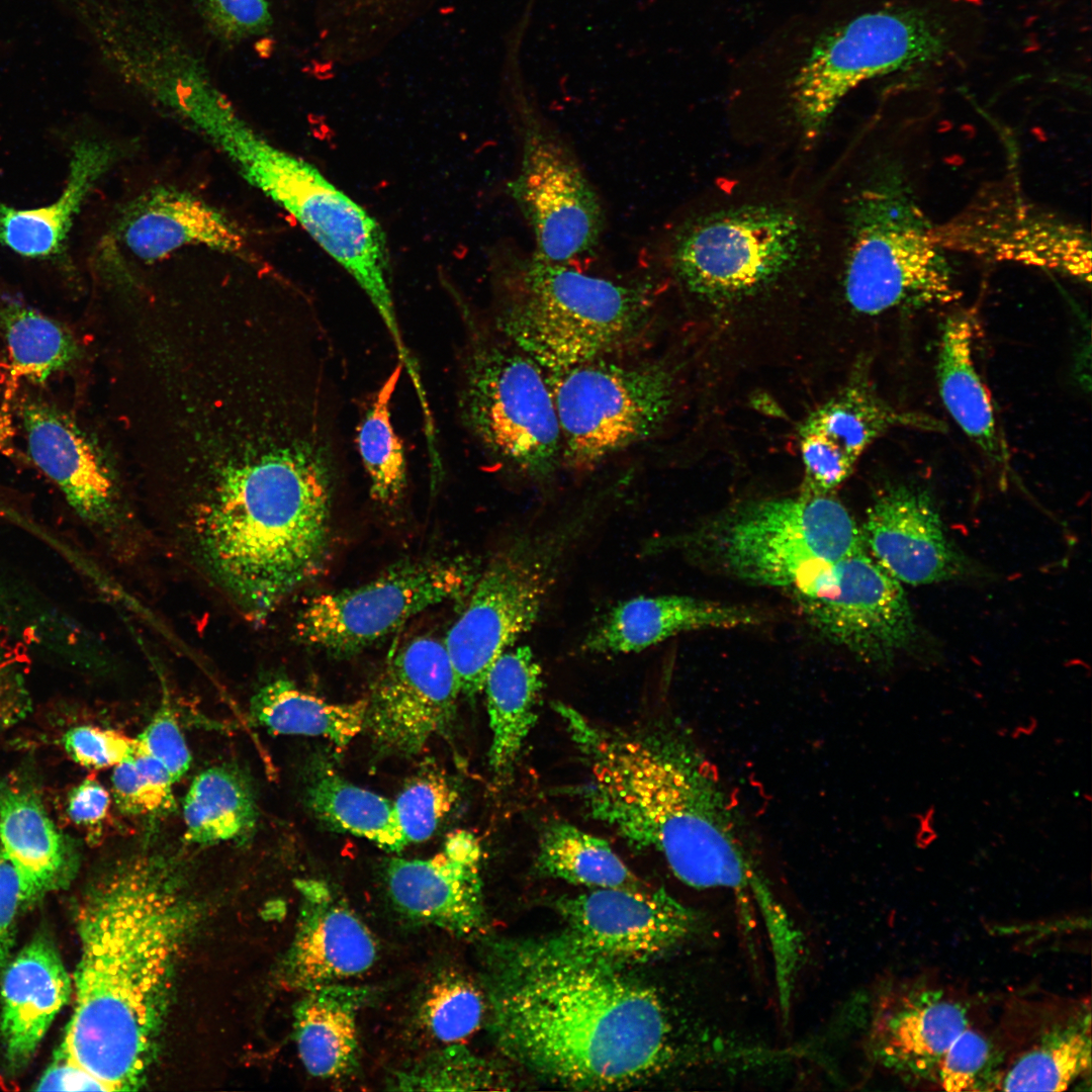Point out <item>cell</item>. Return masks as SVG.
Returning <instances> with one entry per match:
<instances>
[{"mask_svg": "<svg viewBox=\"0 0 1092 1092\" xmlns=\"http://www.w3.org/2000/svg\"><path fill=\"white\" fill-rule=\"evenodd\" d=\"M167 768L155 757L135 752L114 766L112 793L120 812L126 815H159L174 808L172 785Z\"/></svg>", "mask_w": 1092, "mask_h": 1092, "instance_id": "7bdbcfd3", "label": "cell"}, {"mask_svg": "<svg viewBox=\"0 0 1092 1092\" xmlns=\"http://www.w3.org/2000/svg\"><path fill=\"white\" fill-rule=\"evenodd\" d=\"M0 848L17 872L21 906L67 882L76 864L37 793L16 780L0 783Z\"/></svg>", "mask_w": 1092, "mask_h": 1092, "instance_id": "4316f807", "label": "cell"}, {"mask_svg": "<svg viewBox=\"0 0 1092 1092\" xmlns=\"http://www.w3.org/2000/svg\"><path fill=\"white\" fill-rule=\"evenodd\" d=\"M66 752L88 768L115 766L134 753L135 739L120 731L92 725H80L63 737Z\"/></svg>", "mask_w": 1092, "mask_h": 1092, "instance_id": "7dc6e473", "label": "cell"}, {"mask_svg": "<svg viewBox=\"0 0 1092 1092\" xmlns=\"http://www.w3.org/2000/svg\"><path fill=\"white\" fill-rule=\"evenodd\" d=\"M767 613L745 605L680 595L636 597L615 606L583 638L587 653H632L703 629L760 625Z\"/></svg>", "mask_w": 1092, "mask_h": 1092, "instance_id": "d4e9b609", "label": "cell"}, {"mask_svg": "<svg viewBox=\"0 0 1092 1092\" xmlns=\"http://www.w3.org/2000/svg\"><path fill=\"white\" fill-rule=\"evenodd\" d=\"M994 1068L992 1043L983 1033L967 1026L941 1058L937 1084L949 1092L993 1090L998 1083Z\"/></svg>", "mask_w": 1092, "mask_h": 1092, "instance_id": "f6af8a7d", "label": "cell"}, {"mask_svg": "<svg viewBox=\"0 0 1092 1092\" xmlns=\"http://www.w3.org/2000/svg\"><path fill=\"white\" fill-rule=\"evenodd\" d=\"M335 429L310 421L243 432L209 450L188 510L189 536L212 578L261 619L322 565L337 453Z\"/></svg>", "mask_w": 1092, "mask_h": 1092, "instance_id": "7a4b0ae2", "label": "cell"}, {"mask_svg": "<svg viewBox=\"0 0 1092 1092\" xmlns=\"http://www.w3.org/2000/svg\"><path fill=\"white\" fill-rule=\"evenodd\" d=\"M306 801L313 814L335 829L366 838L389 852L405 847L392 802L324 764L310 774Z\"/></svg>", "mask_w": 1092, "mask_h": 1092, "instance_id": "74e56055", "label": "cell"}, {"mask_svg": "<svg viewBox=\"0 0 1092 1092\" xmlns=\"http://www.w3.org/2000/svg\"><path fill=\"white\" fill-rule=\"evenodd\" d=\"M491 730L489 765L497 775L509 772L537 721L542 670L526 645L505 650L485 678Z\"/></svg>", "mask_w": 1092, "mask_h": 1092, "instance_id": "1f68e13d", "label": "cell"}, {"mask_svg": "<svg viewBox=\"0 0 1092 1092\" xmlns=\"http://www.w3.org/2000/svg\"><path fill=\"white\" fill-rule=\"evenodd\" d=\"M116 154L105 141H77L72 146L66 186L57 200L24 209L0 201V245L29 259L62 256L76 216L97 181L113 165Z\"/></svg>", "mask_w": 1092, "mask_h": 1092, "instance_id": "83f0119b", "label": "cell"}, {"mask_svg": "<svg viewBox=\"0 0 1092 1092\" xmlns=\"http://www.w3.org/2000/svg\"><path fill=\"white\" fill-rule=\"evenodd\" d=\"M481 992L466 977L449 972L429 989L421 1006V1021L434 1038L458 1043L474 1033L484 1014Z\"/></svg>", "mask_w": 1092, "mask_h": 1092, "instance_id": "60d3db41", "label": "cell"}, {"mask_svg": "<svg viewBox=\"0 0 1092 1092\" xmlns=\"http://www.w3.org/2000/svg\"><path fill=\"white\" fill-rule=\"evenodd\" d=\"M477 576L461 558L403 563L359 586L312 597L299 611L295 634L332 655H351L424 610L466 596Z\"/></svg>", "mask_w": 1092, "mask_h": 1092, "instance_id": "9a60e30c", "label": "cell"}, {"mask_svg": "<svg viewBox=\"0 0 1092 1092\" xmlns=\"http://www.w3.org/2000/svg\"><path fill=\"white\" fill-rule=\"evenodd\" d=\"M110 796L96 780L86 779L76 786L68 798V813L77 824L96 826L106 817Z\"/></svg>", "mask_w": 1092, "mask_h": 1092, "instance_id": "f5cc1de1", "label": "cell"}, {"mask_svg": "<svg viewBox=\"0 0 1092 1092\" xmlns=\"http://www.w3.org/2000/svg\"><path fill=\"white\" fill-rule=\"evenodd\" d=\"M553 709L586 769L562 793L587 816L631 847L659 853L692 888L729 890L759 914L775 908L778 896L744 848L719 779L679 726L612 728L561 702Z\"/></svg>", "mask_w": 1092, "mask_h": 1092, "instance_id": "3957f363", "label": "cell"}, {"mask_svg": "<svg viewBox=\"0 0 1092 1092\" xmlns=\"http://www.w3.org/2000/svg\"><path fill=\"white\" fill-rule=\"evenodd\" d=\"M650 544L651 552L677 549L733 579L786 590L866 548L842 504L804 493L743 504Z\"/></svg>", "mask_w": 1092, "mask_h": 1092, "instance_id": "8992f818", "label": "cell"}, {"mask_svg": "<svg viewBox=\"0 0 1092 1092\" xmlns=\"http://www.w3.org/2000/svg\"><path fill=\"white\" fill-rule=\"evenodd\" d=\"M808 221L781 202L751 201L686 221L671 245V266L693 293L710 300L753 295L809 259Z\"/></svg>", "mask_w": 1092, "mask_h": 1092, "instance_id": "30bf717a", "label": "cell"}, {"mask_svg": "<svg viewBox=\"0 0 1092 1092\" xmlns=\"http://www.w3.org/2000/svg\"><path fill=\"white\" fill-rule=\"evenodd\" d=\"M481 857L476 836L458 829L430 858H391L384 873L390 900L414 922L457 937L474 935L485 922Z\"/></svg>", "mask_w": 1092, "mask_h": 1092, "instance_id": "ffe728a7", "label": "cell"}, {"mask_svg": "<svg viewBox=\"0 0 1092 1092\" xmlns=\"http://www.w3.org/2000/svg\"><path fill=\"white\" fill-rule=\"evenodd\" d=\"M455 800L453 787L438 772L427 771L412 780L392 803L405 847L430 838Z\"/></svg>", "mask_w": 1092, "mask_h": 1092, "instance_id": "ee69618b", "label": "cell"}, {"mask_svg": "<svg viewBox=\"0 0 1092 1092\" xmlns=\"http://www.w3.org/2000/svg\"><path fill=\"white\" fill-rule=\"evenodd\" d=\"M202 11L211 28L229 39L261 33L271 21L267 0H202Z\"/></svg>", "mask_w": 1092, "mask_h": 1092, "instance_id": "681fc988", "label": "cell"}, {"mask_svg": "<svg viewBox=\"0 0 1092 1092\" xmlns=\"http://www.w3.org/2000/svg\"><path fill=\"white\" fill-rule=\"evenodd\" d=\"M298 888V923L282 967L286 986L304 992L366 973L377 958L367 926L324 882H299Z\"/></svg>", "mask_w": 1092, "mask_h": 1092, "instance_id": "7402d4cb", "label": "cell"}, {"mask_svg": "<svg viewBox=\"0 0 1092 1092\" xmlns=\"http://www.w3.org/2000/svg\"><path fill=\"white\" fill-rule=\"evenodd\" d=\"M930 235L942 251L1008 262L1091 282V239L1085 229L1028 201L1007 182L983 187Z\"/></svg>", "mask_w": 1092, "mask_h": 1092, "instance_id": "2e32d148", "label": "cell"}, {"mask_svg": "<svg viewBox=\"0 0 1092 1092\" xmlns=\"http://www.w3.org/2000/svg\"><path fill=\"white\" fill-rule=\"evenodd\" d=\"M968 1024L966 1008L942 991L901 988L881 999L868 1050L877 1064L907 1082L937 1083L941 1058Z\"/></svg>", "mask_w": 1092, "mask_h": 1092, "instance_id": "603a6c76", "label": "cell"}, {"mask_svg": "<svg viewBox=\"0 0 1092 1092\" xmlns=\"http://www.w3.org/2000/svg\"><path fill=\"white\" fill-rule=\"evenodd\" d=\"M21 907L16 870L0 848V977L10 961L16 917Z\"/></svg>", "mask_w": 1092, "mask_h": 1092, "instance_id": "f907efd6", "label": "cell"}, {"mask_svg": "<svg viewBox=\"0 0 1092 1092\" xmlns=\"http://www.w3.org/2000/svg\"><path fill=\"white\" fill-rule=\"evenodd\" d=\"M974 314L959 310L943 323L936 375L948 414L988 460L1005 471L1010 452L998 427L988 389L974 360Z\"/></svg>", "mask_w": 1092, "mask_h": 1092, "instance_id": "f1b7e54d", "label": "cell"}, {"mask_svg": "<svg viewBox=\"0 0 1092 1092\" xmlns=\"http://www.w3.org/2000/svg\"><path fill=\"white\" fill-rule=\"evenodd\" d=\"M16 411L32 463L83 522L114 531L121 519L119 487L94 440L65 411L40 397L20 396Z\"/></svg>", "mask_w": 1092, "mask_h": 1092, "instance_id": "d6986e66", "label": "cell"}, {"mask_svg": "<svg viewBox=\"0 0 1092 1092\" xmlns=\"http://www.w3.org/2000/svg\"><path fill=\"white\" fill-rule=\"evenodd\" d=\"M0 337L10 374L32 384L70 369L82 356L78 339L64 324L17 301L0 305Z\"/></svg>", "mask_w": 1092, "mask_h": 1092, "instance_id": "d590c367", "label": "cell"}, {"mask_svg": "<svg viewBox=\"0 0 1092 1092\" xmlns=\"http://www.w3.org/2000/svg\"><path fill=\"white\" fill-rule=\"evenodd\" d=\"M952 30L920 6L861 13L823 34L798 69L793 109L807 138H815L844 96L871 78L944 59Z\"/></svg>", "mask_w": 1092, "mask_h": 1092, "instance_id": "8fae6325", "label": "cell"}, {"mask_svg": "<svg viewBox=\"0 0 1092 1092\" xmlns=\"http://www.w3.org/2000/svg\"><path fill=\"white\" fill-rule=\"evenodd\" d=\"M135 739L134 752L158 759L174 783L189 769L191 753L170 701L165 697L152 720Z\"/></svg>", "mask_w": 1092, "mask_h": 1092, "instance_id": "bcb514c9", "label": "cell"}, {"mask_svg": "<svg viewBox=\"0 0 1092 1092\" xmlns=\"http://www.w3.org/2000/svg\"><path fill=\"white\" fill-rule=\"evenodd\" d=\"M402 371V365L397 362L375 392L356 435L370 495L374 502L388 507L401 499L407 484L404 447L391 418V402Z\"/></svg>", "mask_w": 1092, "mask_h": 1092, "instance_id": "ab89813d", "label": "cell"}, {"mask_svg": "<svg viewBox=\"0 0 1092 1092\" xmlns=\"http://www.w3.org/2000/svg\"><path fill=\"white\" fill-rule=\"evenodd\" d=\"M191 916L178 875L157 856L116 866L81 904L75 1008L62 1044L109 1091L145 1080Z\"/></svg>", "mask_w": 1092, "mask_h": 1092, "instance_id": "277c9868", "label": "cell"}, {"mask_svg": "<svg viewBox=\"0 0 1092 1092\" xmlns=\"http://www.w3.org/2000/svg\"><path fill=\"white\" fill-rule=\"evenodd\" d=\"M558 417L561 462L589 469L652 437L674 401L670 371L656 362L593 360L548 379Z\"/></svg>", "mask_w": 1092, "mask_h": 1092, "instance_id": "7c38bea8", "label": "cell"}, {"mask_svg": "<svg viewBox=\"0 0 1092 1092\" xmlns=\"http://www.w3.org/2000/svg\"><path fill=\"white\" fill-rule=\"evenodd\" d=\"M538 870L549 877L590 889L647 890L610 843L565 821L548 824L540 837Z\"/></svg>", "mask_w": 1092, "mask_h": 1092, "instance_id": "8d00e7d4", "label": "cell"}, {"mask_svg": "<svg viewBox=\"0 0 1092 1092\" xmlns=\"http://www.w3.org/2000/svg\"><path fill=\"white\" fill-rule=\"evenodd\" d=\"M495 1073L464 1045L451 1043L403 1071L391 1084L394 1090L458 1091L494 1088Z\"/></svg>", "mask_w": 1092, "mask_h": 1092, "instance_id": "b9f144b4", "label": "cell"}, {"mask_svg": "<svg viewBox=\"0 0 1092 1092\" xmlns=\"http://www.w3.org/2000/svg\"><path fill=\"white\" fill-rule=\"evenodd\" d=\"M115 235L134 257L161 260L186 247H203L252 260L244 231L225 213L187 190L157 186L119 211Z\"/></svg>", "mask_w": 1092, "mask_h": 1092, "instance_id": "cb8c5ba5", "label": "cell"}, {"mask_svg": "<svg viewBox=\"0 0 1092 1092\" xmlns=\"http://www.w3.org/2000/svg\"><path fill=\"white\" fill-rule=\"evenodd\" d=\"M19 668L6 652L0 648V675Z\"/></svg>", "mask_w": 1092, "mask_h": 1092, "instance_id": "11a10c76", "label": "cell"}, {"mask_svg": "<svg viewBox=\"0 0 1092 1092\" xmlns=\"http://www.w3.org/2000/svg\"><path fill=\"white\" fill-rule=\"evenodd\" d=\"M894 428L930 433L946 431L940 420L924 413L895 407L866 382H858L811 414L800 433L823 436L857 462L877 438Z\"/></svg>", "mask_w": 1092, "mask_h": 1092, "instance_id": "d6a6232c", "label": "cell"}, {"mask_svg": "<svg viewBox=\"0 0 1092 1092\" xmlns=\"http://www.w3.org/2000/svg\"><path fill=\"white\" fill-rule=\"evenodd\" d=\"M844 218L841 283L853 310L876 315L960 297L931 225L891 183L871 182L855 190Z\"/></svg>", "mask_w": 1092, "mask_h": 1092, "instance_id": "ba28073f", "label": "cell"}, {"mask_svg": "<svg viewBox=\"0 0 1092 1092\" xmlns=\"http://www.w3.org/2000/svg\"><path fill=\"white\" fill-rule=\"evenodd\" d=\"M460 693L444 642L416 637L396 651L376 679L364 727L381 751L415 755L450 725Z\"/></svg>", "mask_w": 1092, "mask_h": 1092, "instance_id": "ac0fdd59", "label": "cell"}, {"mask_svg": "<svg viewBox=\"0 0 1092 1092\" xmlns=\"http://www.w3.org/2000/svg\"><path fill=\"white\" fill-rule=\"evenodd\" d=\"M509 69L521 142L509 192L534 235L533 254L572 266L598 247L605 228L603 205L569 146Z\"/></svg>", "mask_w": 1092, "mask_h": 1092, "instance_id": "4fadbf2b", "label": "cell"}, {"mask_svg": "<svg viewBox=\"0 0 1092 1092\" xmlns=\"http://www.w3.org/2000/svg\"><path fill=\"white\" fill-rule=\"evenodd\" d=\"M1056 1025L999 1073L1004 1091H1065L1091 1067L1090 1012Z\"/></svg>", "mask_w": 1092, "mask_h": 1092, "instance_id": "f35d334b", "label": "cell"}, {"mask_svg": "<svg viewBox=\"0 0 1092 1092\" xmlns=\"http://www.w3.org/2000/svg\"><path fill=\"white\" fill-rule=\"evenodd\" d=\"M494 291V329L549 372L623 347L647 324L654 302L647 284L587 275L533 253L497 267Z\"/></svg>", "mask_w": 1092, "mask_h": 1092, "instance_id": "5b68a950", "label": "cell"}, {"mask_svg": "<svg viewBox=\"0 0 1092 1092\" xmlns=\"http://www.w3.org/2000/svg\"><path fill=\"white\" fill-rule=\"evenodd\" d=\"M33 1090L109 1091L100 1080L71 1060L62 1043Z\"/></svg>", "mask_w": 1092, "mask_h": 1092, "instance_id": "816d5d0a", "label": "cell"}, {"mask_svg": "<svg viewBox=\"0 0 1092 1092\" xmlns=\"http://www.w3.org/2000/svg\"><path fill=\"white\" fill-rule=\"evenodd\" d=\"M458 406L461 421L489 457L534 480L561 463L552 391L542 368L496 330L466 316Z\"/></svg>", "mask_w": 1092, "mask_h": 1092, "instance_id": "9c48e42d", "label": "cell"}, {"mask_svg": "<svg viewBox=\"0 0 1092 1092\" xmlns=\"http://www.w3.org/2000/svg\"><path fill=\"white\" fill-rule=\"evenodd\" d=\"M600 505L518 533L478 574L444 645L461 693L483 691L494 660L537 622L571 550L590 532Z\"/></svg>", "mask_w": 1092, "mask_h": 1092, "instance_id": "52a82bcc", "label": "cell"}, {"mask_svg": "<svg viewBox=\"0 0 1092 1092\" xmlns=\"http://www.w3.org/2000/svg\"><path fill=\"white\" fill-rule=\"evenodd\" d=\"M71 993L70 975L46 936L34 937L9 961L0 977V1032L10 1070L29 1063Z\"/></svg>", "mask_w": 1092, "mask_h": 1092, "instance_id": "484cf974", "label": "cell"}, {"mask_svg": "<svg viewBox=\"0 0 1092 1092\" xmlns=\"http://www.w3.org/2000/svg\"><path fill=\"white\" fill-rule=\"evenodd\" d=\"M789 592L822 638L870 666L889 670L917 641L902 583L867 548L827 564Z\"/></svg>", "mask_w": 1092, "mask_h": 1092, "instance_id": "5bb4252c", "label": "cell"}, {"mask_svg": "<svg viewBox=\"0 0 1092 1092\" xmlns=\"http://www.w3.org/2000/svg\"><path fill=\"white\" fill-rule=\"evenodd\" d=\"M483 978L490 1029L507 1056L550 1081L616 1089L679 1061L685 1050L657 992L617 964L575 953L552 940L513 948L490 943Z\"/></svg>", "mask_w": 1092, "mask_h": 1092, "instance_id": "6da1fadb", "label": "cell"}, {"mask_svg": "<svg viewBox=\"0 0 1092 1092\" xmlns=\"http://www.w3.org/2000/svg\"><path fill=\"white\" fill-rule=\"evenodd\" d=\"M564 933L552 939L575 953L624 964L642 962L696 934L700 917L664 889H590L562 898Z\"/></svg>", "mask_w": 1092, "mask_h": 1092, "instance_id": "e0dca14e", "label": "cell"}, {"mask_svg": "<svg viewBox=\"0 0 1092 1092\" xmlns=\"http://www.w3.org/2000/svg\"><path fill=\"white\" fill-rule=\"evenodd\" d=\"M434 0H318V57L329 68L366 61L387 47Z\"/></svg>", "mask_w": 1092, "mask_h": 1092, "instance_id": "4dcf8cb0", "label": "cell"}, {"mask_svg": "<svg viewBox=\"0 0 1092 1092\" xmlns=\"http://www.w3.org/2000/svg\"><path fill=\"white\" fill-rule=\"evenodd\" d=\"M367 699L332 703L277 678L261 686L250 702L251 718L272 734L320 736L345 748L364 728Z\"/></svg>", "mask_w": 1092, "mask_h": 1092, "instance_id": "836d02e7", "label": "cell"}, {"mask_svg": "<svg viewBox=\"0 0 1092 1092\" xmlns=\"http://www.w3.org/2000/svg\"><path fill=\"white\" fill-rule=\"evenodd\" d=\"M371 991L347 983L304 991L295 1012V1039L306 1071L321 1079L340 1080L358 1068L357 1019Z\"/></svg>", "mask_w": 1092, "mask_h": 1092, "instance_id": "f546056e", "label": "cell"}, {"mask_svg": "<svg viewBox=\"0 0 1092 1092\" xmlns=\"http://www.w3.org/2000/svg\"><path fill=\"white\" fill-rule=\"evenodd\" d=\"M801 434V452L805 466L802 493L830 495L851 473L856 462L821 435Z\"/></svg>", "mask_w": 1092, "mask_h": 1092, "instance_id": "c3c4849f", "label": "cell"}, {"mask_svg": "<svg viewBox=\"0 0 1092 1092\" xmlns=\"http://www.w3.org/2000/svg\"><path fill=\"white\" fill-rule=\"evenodd\" d=\"M861 533L870 554L901 583L921 585L963 576L969 564L949 540L931 495L899 484L867 511Z\"/></svg>", "mask_w": 1092, "mask_h": 1092, "instance_id": "44dd1931", "label": "cell"}, {"mask_svg": "<svg viewBox=\"0 0 1092 1092\" xmlns=\"http://www.w3.org/2000/svg\"><path fill=\"white\" fill-rule=\"evenodd\" d=\"M257 818L251 786L226 766L199 772L183 801L185 837L200 845L242 840L253 831Z\"/></svg>", "mask_w": 1092, "mask_h": 1092, "instance_id": "e575fe53", "label": "cell"}, {"mask_svg": "<svg viewBox=\"0 0 1092 1092\" xmlns=\"http://www.w3.org/2000/svg\"><path fill=\"white\" fill-rule=\"evenodd\" d=\"M31 710V699L22 671L17 668L0 675V730L23 720Z\"/></svg>", "mask_w": 1092, "mask_h": 1092, "instance_id": "db71d44e", "label": "cell"}]
</instances>
